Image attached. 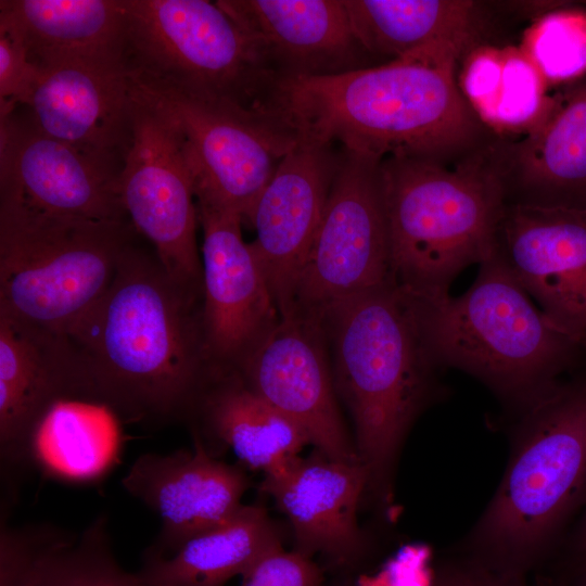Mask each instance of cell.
Wrapping results in <instances>:
<instances>
[{
    "label": "cell",
    "instance_id": "35",
    "mask_svg": "<svg viewBox=\"0 0 586 586\" xmlns=\"http://www.w3.org/2000/svg\"><path fill=\"white\" fill-rule=\"evenodd\" d=\"M538 583L542 586H586V575L561 582L540 578Z\"/></svg>",
    "mask_w": 586,
    "mask_h": 586
},
{
    "label": "cell",
    "instance_id": "7",
    "mask_svg": "<svg viewBox=\"0 0 586 586\" xmlns=\"http://www.w3.org/2000/svg\"><path fill=\"white\" fill-rule=\"evenodd\" d=\"M138 235L129 220L60 217L0 195V315L67 335Z\"/></svg>",
    "mask_w": 586,
    "mask_h": 586
},
{
    "label": "cell",
    "instance_id": "23",
    "mask_svg": "<svg viewBox=\"0 0 586 586\" xmlns=\"http://www.w3.org/2000/svg\"><path fill=\"white\" fill-rule=\"evenodd\" d=\"M0 27L39 69L71 61H125L122 0H1Z\"/></svg>",
    "mask_w": 586,
    "mask_h": 586
},
{
    "label": "cell",
    "instance_id": "36",
    "mask_svg": "<svg viewBox=\"0 0 586 586\" xmlns=\"http://www.w3.org/2000/svg\"><path fill=\"white\" fill-rule=\"evenodd\" d=\"M583 3H585V5H586V1H584Z\"/></svg>",
    "mask_w": 586,
    "mask_h": 586
},
{
    "label": "cell",
    "instance_id": "22",
    "mask_svg": "<svg viewBox=\"0 0 586 586\" xmlns=\"http://www.w3.org/2000/svg\"><path fill=\"white\" fill-rule=\"evenodd\" d=\"M368 473L364 464L332 459L317 450L266 473L260 488L288 517L297 551L349 564L364 549L357 508Z\"/></svg>",
    "mask_w": 586,
    "mask_h": 586
},
{
    "label": "cell",
    "instance_id": "33",
    "mask_svg": "<svg viewBox=\"0 0 586 586\" xmlns=\"http://www.w3.org/2000/svg\"><path fill=\"white\" fill-rule=\"evenodd\" d=\"M431 586H530L526 579L494 572L460 555L443 561L436 569ZM540 586V585H536Z\"/></svg>",
    "mask_w": 586,
    "mask_h": 586
},
{
    "label": "cell",
    "instance_id": "21",
    "mask_svg": "<svg viewBox=\"0 0 586 586\" xmlns=\"http://www.w3.org/2000/svg\"><path fill=\"white\" fill-rule=\"evenodd\" d=\"M280 79L371 66L343 0H219Z\"/></svg>",
    "mask_w": 586,
    "mask_h": 586
},
{
    "label": "cell",
    "instance_id": "6",
    "mask_svg": "<svg viewBox=\"0 0 586 586\" xmlns=\"http://www.w3.org/2000/svg\"><path fill=\"white\" fill-rule=\"evenodd\" d=\"M488 145L453 164L381 163L394 278L418 298L449 296L467 267L493 255L506 199Z\"/></svg>",
    "mask_w": 586,
    "mask_h": 586
},
{
    "label": "cell",
    "instance_id": "31",
    "mask_svg": "<svg viewBox=\"0 0 586 586\" xmlns=\"http://www.w3.org/2000/svg\"><path fill=\"white\" fill-rule=\"evenodd\" d=\"M241 586H323L319 568L302 552L281 545L265 552L243 575Z\"/></svg>",
    "mask_w": 586,
    "mask_h": 586
},
{
    "label": "cell",
    "instance_id": "2",
    "mask_svg": "<svg viewBox=\"0 0 586 586\" xmlns=\"http://www.w3.org/2000/svg\"><path fill=\"white\" fill-rule=\"evenodd\" d=\"M462 58L438 46L336 75L284 78L276 103L300 137L381 161L453 164L496 138L459 88Z\"/></svg>",
    "mask_w": 586,
    "mask_h": 586
},
{
    "label": "cell",
    "instance_id": "15",
    "mask_svg": "<svg viewBox=\"0 0 586 586\" xmlns=\"http://www.w3.org/2000/svg\"><path fill=\"white\" fill-rule=\"evenodd\" d=\"M122 168L43 135L15 110L0 116V195L60 217L129 220Z\"/></svg>",
    "mask_w": 586,
    "mask_h": 586
},
{
    "label": "cell",
    "instance_id": "19",
    "mask_svg": "<svg viewBox=\"0 0 586 586\" xmlns=\"http://www.w3.org/2000/svg\"><path fill=\"white\" fill-rule=\"evenodd\" d=\"M193 438L192 449L141 455L122 480L161 518V535L150 548L161 555L231 518L250 486L242 469L216 459L196 434Z\"/></svg>",
    "mask_w": 586,
    "mask_h": 586
},
{
    "label": "cell",
    "instance_id": "14",
    "mask_svg": "<svg viewBox=\"0 0 586 586\" xmlns=\"http://www.w3.org/2000/svg\"><path fill=\"white\" fill-rule=\"evenodd\" d=\"M201 247L203 322L215 365L235 367L281 319L262 265L243 240V218L196 200Z\"/></svg>",
    "mask_w": 586,
    "mask_h": 586
},
{
    "label": "cell",
    "instance_id": "11",
    "mask_svg": "<svg viewBox=\"0 0 586 586\" xmlns=\"http://www.w3.org/2000/svg\"><path fill=\"white\" fill-rule=\"evenodd\" d=\"M132 138L119 195L136 231L178 282L203 291L193 175L173 125L133 89Z\"/></svg>",
    "mask_w": 586,
    "mask_h": 586
},
{
    "label": "cell",
    "instance_id": "20",
    "mask_svg": "<svg viewBox=\"0 0 586 586\" xmlns=\"http://www.w3.org/2000/svg\"><path fill=\"white\" fill-rule=\"evenodd\" d=\"M90 399L71 340L0 315V450L7 466L28 463L34 430L61 399Z\"/></svg>",
    "mask_w": 586,
    "mask_h": 586
},
{
    "label": "cell",
    "instance_id": "3",
    "mask_svg": "<svg viewBox=\"0 0 586 586\" xmlns=\"http://www.w3.org/2000/svg\"><path fill=\"white\" fill-rule=\"evenodd\" d=\"M322 324L334 386L354 420L368 487L386 498L408 430L444 392L417 298L391 283L335 304Z\"/></svg>",
    "mask_w": 586,
    "mask_h": 586
},
{
    "label": "cell",
    "instance_id": "16",
    "mask_svg": "<svg viewBox=\"0 0 586 586\" xmlns=\"http://www.w3.org/2000/svg\"><path fill=\"white\" fill-rule=\"evenodd\" d=\"M333 145L298 136L260 193L249 221L256 232L250 244L281 318L292 314L298 276L329 198L340 154Z\"/></svg>",
    "mask_w": 586,
    "mask_h": 586
},
{
    "label": "cell",
    "instance_id": "9",
    "mask_svg": "<svg viewBox=\"0 0 586 586\" xmlns=\"http://www.w3.org/2000/svg\"><path fill=\"white\" fill-rule=\"evenodd\" d=\"M130 77L137 93L178 133L195 200L233 211L249 222L260 193L296 144V130L278 112L250 110Z\"/></svg>",
    "mask_w": 586,
    "mask_h": 586
},
{
    "label": "cell",
    "instance_id": "13",
    "mask_svg": "<svg viewBox=\"0 0 586 586\" xmlns=\"http://www.w3.org/2000/svg\"><path fill=\"white\" fill-rule=\"evenodd\" d=\"M233 369L253 391L297 424L317 450L335 460L360 461L336 403L321 322L296 315L281 318Z\"/></svg>",
    "mask_w": 586,
    "mask_h": 586
},
{
    "label": "cell",
    "instance_id": "34",
    "mask_svg": "<svg viewBox=\"0 0 586 586\" xmlns=\"http://www.w3.org/2000/svg\"><path fill=\"white\" fill-rule=\"evenodd\" d=\"M577 520L557 569L545 575L550 579L561 582L586 575V504Z\"/></svg>",
    "mask_w": 586,
    "mask_h": 586
},
{
    "label": "cell",
    "instance_id": "8",
    "mask_svg": "<svg viewBox=\"0 0 586 586\" xmlns=\"http://www.w3.org/2000/svg\"><path fill=\"white\" fill-rule=\"evenodd\" d=\"M124 60L130 74L207 99L279 112L280 78L216 2L122 0Z\"/></svg>",
    "mask_w": 586,
    "mask_h": 586
},
{
    "label": "cell",
    "instance_id": "24",
    "mask_svg": "<svg viewBox=\"0 0 586 586\" xmlns=\"http://www.w3.org/2000/svg\"><path fill=\"white\" fill-rule=\"evenodd\" d=\"M0 586H146L115 559L104 515L81 534L1 525Z\"/></svg>",
    "mask_w": 586,
    "mask_h": 586
},
{
    "label": "cell",
    "instance_id": "4",
    "mask_svg": "<svg viewBox=\"0 0 586 586\" xmlns=\"http://www.w3.org/2000/svg\"><path fill=\"white\" fill-rule=\"evenodd\" d=\"M585 504L586 375L560 381L518 412L501 482L460 555L526 579Z\"/></svg>",
    "mask_w": 586,
    "mask_h": 586
},
{
    "label": "cell",
    "instance_id": "28",
    "mask_svg": "<svg viewBox=\"0 0 586 586\" xmlns=\"http://www.w3.org/2000/svg\"><path fill=\"white\" fill-rule=\"evenodd\" d=\"M459 88L483 125L497 138L527 132L550 100L548 84L520 47L481 44L458 68Z\"/></svg>",
    "mask_w": 586,
    "mask_h": 586
},
{
    "label": "cell",
    "instance_id": "29",
    "mask_svg": "<svg viewBox=\"0 0 586 586\" xmlns=\"http://www.w3.org/2000/svg\"><path fill=\"white\" fill-rule=\"evenodd\" d=\"M105 405L61 399L40 419L28 446V463L44 475L67 482H92L117 462L120 432Z\"/></svg>",
    "mask_w": 586,
    "mask_h": 586
},
{
    "label": "cell",
    "instance_id": "26",
    "mask_svg": "<svg viewBox=\"0 0 586 586\" xmlns=\"http://www.w3.org/2000/svg\"><path fill=\"white\" fill-rule=\"evenodd\" d=\"M353 31L372 58L402 59L450 46L463 56L486 43L484 2L470 0H343Z\"/></svg>",
    "mask_w": 586,
    "mask_h": 586
},
{
    "label": "cell",
    "instance_id": "27",
    "mask_svg": "<svg viewBox=\"0 0 586 586\" xmlns=\"http://www.w3.org/2000/svg\"><path fill=\"white\" fill-rule=\"evenodd\" d=\"M279 545L266 511L242 506L231 518L193 536L169 555L149 549L137 574L146 586H225Z\"/></svg>",
    "mask_w": 586,
    "mask_h": 586
},
{
    "label": "cell",
    "instance_id": "32",
    "mask_svg": "<svg viewBox=\"0 0 586 586\" xmlns=\"http://www.w3.org/2000/svg\"><path fill=\"white\" fill-rule=\"evenodd\" d=\"M39 74L20 39L0 27V116L24 104Z\"/></svg>",
    "mask_w": 586,
    "mask_h": 586
},
{
    "label": "cell",
    "instance_id": "30",
    "mask_svg": "<svg viewBox=\"0 0 586 586\" xmlns=\"http://www.w3.org/2000/svg\"><path fill=\"white\" fill-rule=\"evenodd\" d=\"M553 9L524 31L520 49L548 86H563L586 74V11Z\"/></svg>",
    "mask_w": 586,
    "mask_h": 586
},
{
    "label": "cell",
    "instance_id": "25",
    "mask_svg": "<svg viewBox=\"0 0 586 586\" xmlns=\"http://www.w3.org/2000/svg\"><path fill=\"white\" fill-rule=\"evenodd\" d=\"M190 424L231 448L245 466L273 472L310 444L304 431L230 367L217 366Z\"/></svg>",
    "mask_w": 586,
    "mask_h": 586
},
{
    "label": "cell",
    "instance_id": "10",
    "mask_svg": "<svg viewBox=\"0 0 586 586\" xmlns=\"http://www.w3.org/2000/svg\"><path fill=\"white\" fill-rule=\"evenodd\" d=\"M381 163L371 155L340 150L329 198L298 276L290 316L322 323L335 304L396 283Z\"/></svg>",
    "mask_w": 586,
    "mask_h": 586
},
{
    "label": "cell",
    "instance_id": "17",
    "mask_svg": "<svg viewBox=\"0 0 586 586\" xmlns=\"http://www.w3.org/2000/svg\"><path fill=\"white\" fill-rule=\"evenodd\" d=\"M23 105L40 132L123 165L132 138V81L125 61H71L39 71Z\"/></svg>",
    "mask_w": 586,
    "mask_h": 586
},
{
    "label": "cell",
    "instance_id": "18",
    "mask_svg": "<svg viewBox=\"0 0 586 586\" xmlns=\"http://www.w3.org/2000/svg\"><path fill=\"white\" fill-rule=\"evenodd\" d=\"M488 156L506 203L586 208V74L560 86L527 132L496 137Z\"/></svg>",
    "mask_w": 586,
    "mask_h": 586
},
{
    "label": "cell",
    "instance_id": "12",
    "mask_svg": "<svg viewBox=\"0 0 586 586\" xmlns=\"http://www.w3.org/2000/svg\"><path fill=\"white\" fill-rule=\"evenodd\" d=\"M493 254L546 318L586 349V208L506 203Z\"/></svg>",
    "mask_w": 586,
    "mask_h": 586
},
{
    "label": "cell",
    "instance_id": "5",
    "mask_svg": "<svg viewBox=\"0 0 586 586\" xmlns=\"http://www.w3.org/2000/svg\"><path fill=\"white\" fill-rule=\"evenodd\" d=\"M460 296L417 298L426 345L517 413L553 388L586 352L557 329L493 254Z\"/></svg>",
    "mask_w": 586,
    "mask_h": 586
},
{
    "label": "cell",
    "instance_id": "1",
    "mask_svg": "<svg viewBox=\"0 0 586 586\" xmlns=\"http://www.w3.org/2000/svg\"><path fill=\"white\" fill-rule=\"evenodd\" d=\"M142 240L128 245L104 294L66 336L91 400L132 422L190 423L217 367L203 292L169 276Z\"/></svg>",
    "mask_w": 586,
    "mask_h": 586
}]
</instances>
